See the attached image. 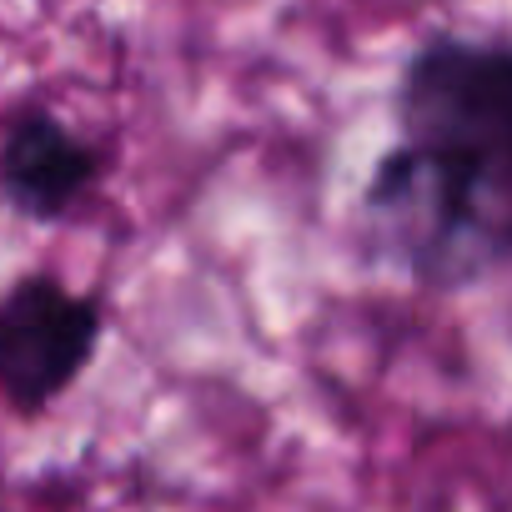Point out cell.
Here are the masks:
<instances>
[{"label": "cell", "mask_w": 512, "mask_h": 512, "mask_svg": "<svg viewBox=\"0 0 512 512\" xmlns=\"http://www.w3.org/2000/svg\"><path fill=\"white\" fill-rule=\"evenodd\" d=\"M367 221L412 277L477 282L512 262V156L407 141L377 166Z\"/></svg>", "instance_id": "1"}, {"label": "cell", "mask_w": 512, "mask_h": 512, "mask_svg": "<svg viewBox=\"0 0 512 512\" xmlns=\"http://www.w3.org/2000/svg\"><path fill=\"white\" fill-rule=\"evenodd\" d=\"M407 141L512 156V46H427L402 81Z\"/></svg>", "instance_id": "2"}, {"label": "cell", "mask_w": 512, "mask_h": 512, "mask_svg": "<svg viewBox=\"0 0 512 512\" xmlns=\"http://www.w3.org/2000/svg\"><path fill=\"white\" fill-rule=\"evenodd\" d=\"M101 312L91 297L51 277H26L0 297V392L21 412H41L91 362Z\"/></svg>", "instance_id": "3"}, {"label": "cell", "mask_w": 512, "mask_h": 512, "mask_svg": "<svg viewBox=\"0 0 512 512\" xmlns=\"http://www.w3.org/2000/svg\"><path fill=\"white\" fill-rule=\"evenodd\" d=\"M96 171V151L46 111H26L0 146V191L36 221L66 216L91 191Z\"/></svg>", "instance_id": "4"}]
</instances>
